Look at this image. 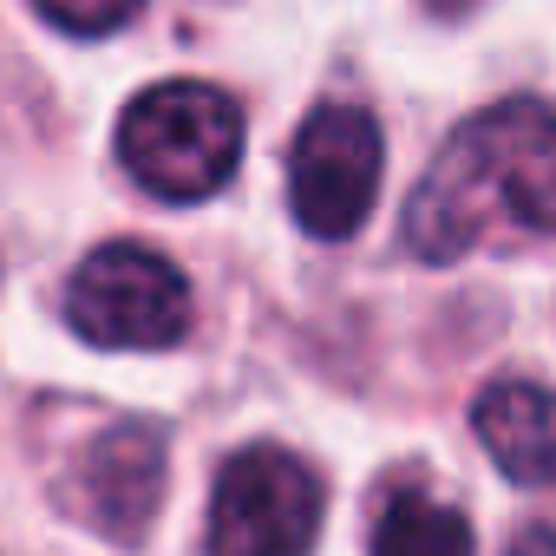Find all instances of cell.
<instances>
[{
  "instance_id": "8",
  "label": "cell",
  "mask_w": 556,
  "mask_h": 556,
  "mask_svg": "<svg viewBox=\"0 0 556 556\" xmlns=\"http://www.w3.org/2000/svg\"><path fill=\"white\" fill-rule=\"evenodd\" d=\"M471 523L465 510L426 497V491H393L374 517V543L367 556H471Z\"/></svg>"
},
{
  "instance_id": "4",
  "label": "cell",
  "mask_w": 556,
  "mask_h": 556,
  "mask_svg": "<svg viewBox=\"0 0 556 556\" xmlns=\"http://www.w3.org/2000/svg\"><path fill=\"white\" fill-rule=\"evenodd\" d=\"M321 478L289 445H242L210 491V556H308L321 536Z\"/></svg>"
},
{
  "instance_id": "3",
  "label": "cell",
  "mask_w": 556,
  "mask_h": 556,
  "mask_svg": "<svg viewBox=\"0 0 556 556\" xmlns=\"http://www.w3.org/2000/svg\"><path fill=\"white\" fill-rule=\"evenodd\" d=\"M66 321L105 354H157L190 334V282L170 255L144 242H105L73 268Z\"/></svg>"
},
{
  "instance_id": "5",
  "label": "cell",
  "mask_w": 556,
  "mask_h": 556,
  "mask_svg": "<svg viewBox=\"0 0 556 556\" xmlns=\"http://www.w3.org/2000/svg\"><path fill=\"white\" fill-rule=\"evenodd\" d=\"M387 138L361 105H315L289 144V210L315 242H348L380 197Z\"/></svg>"
},
{
  "instance_id": "7",
  "label": "cell",
  "mask_w": 556,
  "mask_h": 556,
  "mask_svg": "<svg viewBox=\"0 0 556 556\" xmlns=\"http://www.w3.org/2000/svg\"><path fill=\"white\" fill-rule=\"evenodd\" d=\"M471 432L510 484H556V393L536 380H491L471 400Z\"/></svg>"
},
{
  "instance_id": "1",
  "label": "cell",
  "mask_w": 556,
  "mask_h": 556,
  "mask_svg": "<svg viewBox=\"0 0 556 556\" xmlns=\"http://www.w3.org/2000/svg\"><path fill=\"white\" fill-rule=\"evenodd\" d=\"M497 203L523 229L556 236V105L504 99L465 118L426 164L419 190L406 197L400 242L419 262L445 268L491 229Z\"/></svg>"
},
{
  "instance_id": "2",
  "label": "cell",
  "mask_w": 556,
  "mask_h": 556,
  "mask_svg": "<svg viewBox=\"0 0 556 556\" xmlns=\"http://www.w3.org/2000/svg\"><path fill=\"white\" fill-rule=\"evenodd\" d=\"M118 164L157 203H203L242 164V105L203 79L144 86L118 118Z\"/></svg>"
},
{
  "instance_id": "6",
  "label": "cell",
  "mask_w": 556,
  "mask_h": 556,
  "mask_svg": "<svg viewBox=\"0 0 556 556\" xmlns=\"http://www.w3.org/2000/svg\"><path fill=\"white\" fill-rule=\"evenodd\" d=\"M73 504L112 536V543H138L164 504V439L157 426H105L73 471Z\"/></svg>"
},
{
  "instance_id": "9",
  "label": "cell",
  "mask_w": 556,
  "mask_h": 556,
  "mask_svg": "<svg viewBox=\"0 0 556 556\" xmlns=\"http://www.w3.org/2000/svg\"><path fill=\"white\" fill-rule=\"evenodd\" d=\"M40 21H53L60 34H79V40H105L118 27H131L144 14V0H34Z\"/></svg>"
},
{
  "instance_id": "10",
  "label": "cell",
  "mask_w": 556,
  "mask_h": 556,
  "mask_svg": "<svg viewBox=\"0 0 556 556\" xmlns=\"http://www.w3.org/2000/svg\"><path fill=\"white\" fill-rule=\"evenodd\" d=\"M504 556H556V530H549V523H523Z\"/></svg>"
},
{
  "instance_id": "11",
  "label": "cell",
  "mask_w": 556,
  "mask_h": 556,
  "mask_svg": "<svg viewBox=\"0 0 556 556\" xmlns=\"http://www.w3.org/2000/svg\"><path fill=\"white\" fill-rule=\"evenodd\" d=\"M426 14H439V21H465L471 8H484V0H419Z\"/></svg>"
}]
</instances>
